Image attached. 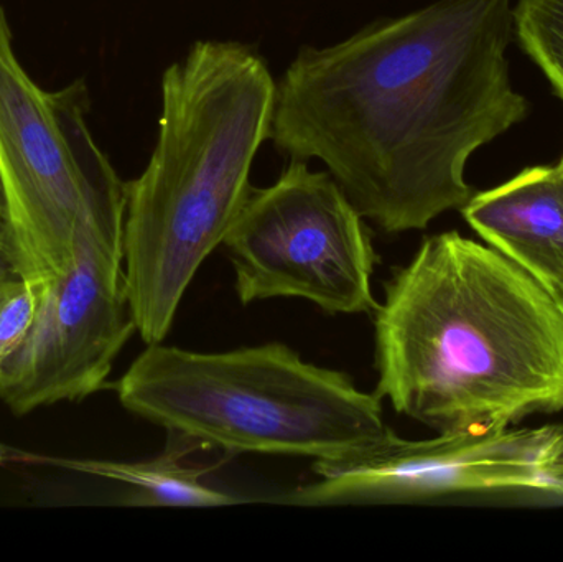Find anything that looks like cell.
<instances>
[{
	"label": "cell",
	"mask_w": 563,
	"mask_h": 562,
	"mask_svg": "<svg viewBox=\"0 0 563 562\" xmlns=\"http://www.w3.org/2000/svg\"><path fill=\"white\" fill-rule=\"evenodd\" d=\"M466 223L499 253L563 290V165L531 167L506 184L473 195L462 208Z\"/></svg>",
	"instance_id": "cell-9"
},
{
	"label": "cell",
	"mask_w": 563,
	"mask_h": 562,
	"mask_svg": "<svg viewBox=\"0 0 563 562\" xmlns=\"http://www.w3.org/2000/svg\"><path fill=\"white\" fill-rule=\"evenodd\" d=\"M13 276H20L19 254L5 217L0 214V279Z\"/></svg>",
	"instance_id": "cell-13"
},
{
	"label": "cell",
	"mask_w": 563,
	"mask_h": 562,
	"mask_svg": "<svg viewBox=\"0 0 563 562\" xmlns=\"http://www.w3.org/2000/svg\"><path fill=\"white\" fill-rule=\"evenodd\" d=\"M243 306L291 297L336 316L373 312L377 257L369 228L327 172L291 158L253 188L223 244Z\"/></svg>",
	"instance_id": "cell-6"
},
{
	"label": "cell",
	"mask_w": 563,
	"mask_h": 562,
	"mask_svg": "<svg viewBox=\"0 0 563 562\" xmlns=\"http://www.w3.org/2000/svg\"><path fill=\"white\" fill-rule=\"evenodd\" d=\"M124 217L125 205L92 214L68 269L40 283L32 326L0 368V401L16 416L95 395L137 332L125 284Z\"/></svg>",
	"instance_id": "cell-7"
},
{
	"label": "cell",
	"mask_w": 563,
	"mask_h": 562,
	"mask_svg": "<svg viewBox=\"0 0 563 562\" xmlns=\"http://www.w3.org/2000/svg\"><path fill=\"white\" fill-rule=\"evenodd\" d=\"M549 474L558 484L559 494H563V428L549 458Z\"/></svg>",
	"instance_id": "cell-14"
},
{
	"label": "cell",
	"mask_w": 563,
	"mask_h": 562,
	"mask_svg": "<svg viewBox=\"0 0 563 562\" xmlns=\"http://www.w3.org/2000/svg\"><path fill=\"white\" fill-rule=\"evenodd\" d=\"M0 214L5 217V198H3L2 184H0Z\"/></svg>",
	"instance_id": "cell-15"
},
{
	"label": "cell",
	"mask_w": 563,
	"mask_h": 562,
	"mask_svg": "<svg viewBox=\"0 0 563 562\" xmlns=\"http://www.w3.org/2000/svg\"><path fill=\"white\" fill-rule=\"evenodd\" d=\"M114 388L122 408L201 451L330 461L394 432L376 393L279 342L217 353L152 343Z\"/></svg>",
	"instance_id": "cell-4"
},
{
	"label": "cell",
	"mask_w": 563,
	"mask_h": 562,
	"mask_svg": "<svg viewBox=\"0 0 563 562\" xmlns=\"http://www.w3.org/2000/svg\"><path fill=\"white\" fill-rule=\"evenodd\" d=\"M376 395L439 432L563 411V306L515 261L456 231L426 238L374 309Z\"/></svg>",
	"instance_id": "cell-2"
},
{
	"label": "cell",
	"mask_w": 563,
	"mask_h": 562,
	"mask_svg": "<svg viewBox=\"0 0 563 562\" xmlns=\"http://www.w3.org/2000/svg\"><path fill=\"white\" fill-rule=\"evenodd\" d=\"M512 35V0H435L301 48L277 86L271 139L295 161L320 158L384 233L426 230L475 195L470 157L529 114Z\"/></svg>",
	"instance_id": "cell-1"
},
{
	"label": "cell",
	"mask_w": 563,
	"mask_h": 562,
	"mask_svg": "<svg viewBox=\"0 0 563 562\" xmlns=\"http://www.w3.org/2000/svg\"><path fill=\"white\" fill-rule=\"evenodd\" d=\"M85 82L46 92L13 49L0 7V184L20 276L45 283L68 269L82 224L125 205V184L89 131Z\"/></svg>",
	"instance_id": "cell-5"
},
{
	"label": "cell",
	"mask_w": 563,
	"mask_h": 562,
	"mask_svg": "<svg viewBox=\"0 0 563 562\" xmlns=\"http://www.w3.org/2000/svg\"><path fill=\"white\" fill-rule=\"evenodd\" d=\"M38 290L40 284L22 276L0 279V368L32 326Z\"/></svg>",
	"instance_id": "cell-12"
},
{
	"label": "cell",
	"mask_w": 563,
	"mask_h": 562,
	"mask_svg": "<svg viewBox=\"0 0 563 562\" xmlns=\"http://www.w3.org/2000/svg\"><path fill=\"white\" fill-rule=\"evenodd\" d=\"M276 96L266 63L243 43L197 42L165 69L154 154L125 184V284L147 345L167 339L191 280L246 203Z\"/></svg>",
	"instance_id": "cell-3"
},
{
	"label": "cell",
	"mask_w": 563,
	"mask_h": 562,
	"mask_svg": "<svg viewBox=\"0 0 563 562\" xmlns=\"http://www.w3.org/2000/svg\"><path fill=\"white\" fill-rule=\"evenodd\" d=\"M7 455H9V451L0 444V462H2L3 459H7Z\"/></svg>",
	"instance_id": "cell-16"
},
{
	"label": "cell",
	"mask_w": 563,
	"mask_h": 562,
	"mask_svg": "<svg viewBox=\"0 0 563 562\" xmlns=\"http://www.w3.org/2000/svg\"><path fill=\"white\" fill-rule=\"evenodd\" d=\"M515 33L563 101V0H518Z\"/></svg>",
	"instance_id": "cell-11"
},
{
	"label": "cell",
	"mask_w": 563,
	"mask_h": 562,
	"mask_svg": "<svg viewBox=\"0 0 563 562\" xmlns=\"http://www.w3.org/2000/svg\"><path fill=\"white\" fill-rule=\"evenodd\" d=\"M561 164L563 165V157H562Z\"/></svg>",
	"instance_id": "cell-18"
},
{
	"label": "cell",
	"mask_w": 563,
	"mask_h": 562,
	"mask_svg": "<svg viewBox=\"0 0 563 562\" xmlns=\"http://www.w3.org/2000/svg\"><path fill=\"white\" fill-rule=\"evenodd\" d=\"M559 299H561L562 306H563V290L561 294H559Z\"/></svg>",
	"instance_id": "cell-17"
},
{
	"label": "cell",
	"mask_w": 563,
	"mask_h": 562,
	"mask_svg": "<svg viewBox=\"0 0 563 562\" xmlns=\"http://www.w3.org/2000/svg\"><path fill=\"white\" fill-rule=\"evenodd\" d=\"M562 426L440 432L406 441L396 432L364 451L314 461L313 484L279 498L297 507L406 504L465 492L534 488L559 494L549 458Z\"/></svg>",
	"instance_id": "cell-8"
},
{
	"label": "cell",
	"mask_w": 563,
	"mask_h": 562,
	"mask_svg": "<svg viewBox=\"0 0 563 562\" xmlns=\"http://www.w3.org/2000/svg\"><path fill=\"white\" fill-rule=\"evenodd\" d=\"M195 442L168 434L167 449L158 458L144 462L76 461L49 459L68 471L106 481L121 482L134 488L125 505L151 508H213L246 504L244 498L205 484L203 477L218 465H198L187 455L200 452Z\"/></svg>",
	"instance_id": "cell-10"
}]
</instances>
